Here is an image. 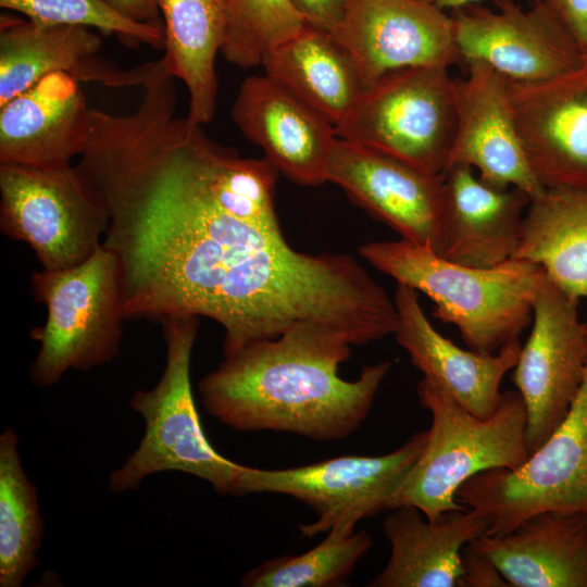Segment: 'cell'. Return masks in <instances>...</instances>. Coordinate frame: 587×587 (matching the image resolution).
<instances>
[{
	"mask_svg": "<svg viewBox=\"0 0 587 587\" xmlns=\"http://www.w3.org/2000/svg\"><path fill=\"white\" fill-rule=\"evenodd\" d=\"M161 324L164 371L152 388L136 390L129 399L145 432L135 451L111 472L109 487L116 492L135 490L152 474L176 471L207 480L220 495L240 497L246 466L211 446L195 404L190 361L199 317H168Z\"/></svg>",
	"mask_w": 587,
	"mask_h": 587,
	"instance_id": "obj_5",
	"label": "cell"
},
{
	"mask_svg": "<svg viewBox=\"0 0 587 587\" xmlns=\"http://www.w3.org/2000/svg\"><path fill=\"white\" fill-rule=\"evenodd\" d=\"M230 116L288 179L311 187L326 183L335 126L268 75L241 83Z\"/></svg>",
	"mask_w": 587,
	"mask_h": 587,
	"instance_id": "obj_16",
	"label": "cell"
},
{
	"mask_svg": "<svg viewBox=\"0 0 587 587\" xmlns=\"http://www.w3.org/2000/svg\"><path fill=\"white\" fill-rule=\"evenodd\" d=\"M228 15L221 53L242 68L261 65L271 49L305 25L288 0H228Z\"/></svg>",
	"mask_w": 587,
	"mask_h": 587,
	"instance_id": "obj_29",
	"label": "cell"
},
{
	"mask_svg": "<svg viewBox=\"0 0 587 587\" xmlns=\"http://www.w3.org/2000/svg\"><path fill=\"white\" fill-rule=\"evenodd\" d=\"M495 7L450 11L461 64L482 62L514 82L548 80L584 65L580 49L540 4L525 10L495 0Z\"/></svg>",
	"mask_w": 587,
	"mask_h": 587,
	"instance_id": "obj_12",
	"label": "cell"
},
{
	"mask_svg": "<svg viewBox=\"0 0 587 587\" xmlns=\"http://www.w3.org/2000/svg\"><path fill=\"white\" fill-rule=\"evenodd\" d=\"M455 78L457 127L448 166L472 167L489 185L515 187L532 199L545 191L521 145L509 103L507 78L482 62Z\"/></svg>",
	"mask_w": 587,
	"mask_h": 587,
	"instance_id": "obj_18",
	"label": "cell"
},
{
	"mask_svg": "<svg viewBox=\"0 0 587 587\" xmlns=\"http://www.w3.org/2000/svg\"><path fill=\"white\" fill-rule=\"evenodd\" d=\"M18 437L8 427L0 435V586L20 587L39 563L43 520L37 489L18 454Z\"/></svg>",
	"mask_w": 587,
	"mask_h": 587,
	"instance_id": "obj_27",
	"label": "cell"
},
{
	"mask_svg": "<svg viewBox=\"0 0 587 587\" xmlns=\"http://www.w3.org/2000/svg\"><path fill=\"white\" fill-rule=\"evenodd\" d=\"M124 16L164 30L157 0H104Z\"/></svg>",
	"mask_w": 587,
	"mask_h": 587,
	"instance_id": "obj_34",
	"label": "cell"
},
{
	"mask_svg": "<svg viewBox=\"0 0 587 587\" xmlns=\"http://www.w3.org/2000/svg\"><path fill=\"white\" fill-rule=\"evenodd\" d=\"M530 200L522 189L489 185L467 165L448 166L436 253L473 267L512 259Z\"/></svg>",
	"mask_w": 587,
	"mask_h": 587,
	"instance_id": "obj_20",
	"label": "cell"
},
{
	"mask_svg": "<svg viewBox=\"0 0 587 587\" xmlns=\"http://www.w3.org/2000/svg\"><path fill=\"white\" fill-rule=\"evenodd\" d=\"M32 294L47 317L30 338L39 344L30 364L32 383L52 386L68 370L88 371L114 360L125 320L116 257L101 246L88 260L30 276Z\"/></svg>",
	"mask_w": 587,
	"mask_h": 587,
	"instance_id": "obj_6",
	"label": "cell"
},
{
	"mask_svg": "<svg viewBox=\"0 0 587 587\" xmlns=\"http://www.w3.org/2000/svg\"><path fill=\"white\" fill-rule=\"evenodd\" d=\"M359 253L397 284L429 297L433 315L454 325L469 349L484 354L520 339L546 276L542 267L521 259L492 267L459 264L403 238L367 242Z\"/></svg>",
	"mask_w": 587,
	"mask_h": 587,
	"instance_id": "obj_3",
	"label": "cell"
},
{
	"mask_svg": "<svg viewBox=\"0 0 587 587\" xmlns=\"http://www.w3.org/2000/svg\"><path fill=\"white\" fill-rule=\"evenodd\" d=\"M326 182L391 227L400 238L436 252L444 174H428L389 154L337 137Z\"/></svg>",
	"mask_w": 587,
	"mask_h": 587,
	"instance_id": "obj_15",
	"label": "cell"
},
{
	"mask_svg": "<svg viewBox=\"0 0 587 587\" xmlns=\"http://www.w3.org/2000/svg\"><path fill=\"white\" fill-rule=\"evenodd\" d=\"M457 500L485 519V536L505 534L542 511L587 514V364L573 404L545 442L515 470L476 474Z\"/></svg>",
	"mask_w": 587,
	"mask_h": 587,
	"instance_id": "obj_9",
	"label": "cell"
},
{
	"mask_svg": "<svg viewBox=\"0 0 587 587\" xmlns=\"http://www.w3.org/2000/svg\"><path fill=\"white\" fill-rule=\"evenodd\" d=\"M102 39L89 27L47 24L1 14L0 105L52 73L109 87L142 85L158 61L123 70L99 55Z\"/></svg>",
	"mask_w": 587,
	"mask_h": 587,
	"instance_id": "obj_17",
	"label": "cell"
},
{
	"mask_svg": "<svg viewBox=\"0 0 587 587\" xmlns=\"http://www.w3.org/2000/svg\"><path fill=\"white\" fill-rule=\"evenodd\" d=\"M357 522L335 524L325 539L299 555H280L253 567L241 578L247 587H335L344 585L373 539Z\"/></svg>",
	"mask_w": 587,
	"mask_h": 587,
	"instance_id": "obj_28",
	"label": "cell"
},
{
	"mask_svg": "<svg viewBox=\"0 0 587 587\" xmlns=\"http://www.w3.org/2000/svg\"><path fill=\"white\" fill-rule=\"evenodd\" d=\"M332 34L353 58L364 90L397 70L461 64L450 13L422 0H350Z\"/></svg>",
	"mask_w": 587,
	"mask_h": 587,
	"instance_id": "obj_13",
	"label": "cell"
},
{
	"mask_svg": "<svg viewBox=\"0 0 587 587\" xmlns=\"http://www.w3.org/2000/svg\"><path fill=\"white\" fill-rule=\"evenodd\" d=\"M584 66L587 68V53L584 55Z\"/></svg>",
	"mask_w": 587,
	"mask_h": 587,
	"instance_id": "obj_36",
	"label": "cell"
},
{
	"mask_svg": "<svg viewBox=\"0 0 587 587\" xmlns=\"http://www.w3.org/2000/svg\"><path fill=\"white\" fill-rule=\"evenodd\" d=\"M164 25L168 73L189 95L187 118L204 125L216 110L215 59L228 29V0H157Z\"/></svg>",
	"mask_w": 587,
	"mask_h": 587,
	"instance_id": "obj_25",
	"label": "cell"
},
{
	"mask_svg": "<svg viewBox=\"0 0 587 587\" xmlns=\"http://www.w3.org/2000/svg\"><path fill=\"white\" fill-rule=\"evenodd\" d=\"M471 544L510 587H587V514L548 510L512 530Z\"/></svg>",
	"mask_w": 587,
	"mask_h": 587,
	"instance_id": "obj_23",
	"label": "cell"
},
{
	"mask_svg": "<svg viewBox=\"0 0 587 587\" xmlns=\"http://www.w3.org/2000/svg\"><path fill=\"white\" fill-rule=\"evenodd\" d=\"M108 213L76 165L0 163V229L28 245L45 270L88 260L103 242Z\"/></svg>",
	"mask_w": 587,
	"mask_h": 587,
	"instance_id": "obj_8",
	"label": "cell"
},
{
	"mask_svg": "<svg viewBox=\"0 0 587 587\" xmlns=\"http://www.w3.org/2000/svg\"><path fill=\"white\" fill-rule=\"evenodd\" d=\"M507 84L519 138L539 184L587 190V68Z\"/></svg>",
	"mask_w": 587,
	"mask_h": 587,
	"instance_id": "obj_14",
	"label": "cell"
},
{
	"mask_svg": "<svg viewBox=\"0 0 587 587\" xmlns=\"http://www.w3.org/2000/svg\"><path fill=\"white\" fill-rule=\"evenodd\" d=\"M351 344L321 327H300L245 346L198 385L202 405L241 432L274 430L319 441L344 439L366 419L391 369L366 365L358 379L339 376Z\"/></svg>",
	"mask_w": 587,
	"mask_h": 587,
	"instance_id": "obj_2",
	"label": "cell"
},
{
	"mask_svg": "<svg viewBox=\"0 0 587 587\" xmlns=\"http://www.w3.org/2000/svg\"><path fill=\"white\" fill-rule=\"evenodd\" d=\"M461 564L458 587H510L491 559L471 542L462 549Z\"/></svg>",
	"mask_w": 587,
	"mask_h": 587,
	"instance_id": "obj_32",
	"label": "cell"
},
{
	"mask_svg": "<svg viewBox=\"0 0 587 587\" xmlns=\"http://www.w3.org/2000/svg\"><path fill=\"white\" fill-rule=\"evenodd\" d=\"M429 411L430 427L422 453L392 496L389 509L417 508L429 521L464 508L458 489L470 478L492 469L515 470L529 457L526 408L517 390L502 392L494 414L480 419L423 378L416 389Z\"/></svg>",
	"mask_w": 587,
	"mask_h": 587,
	"instance_id": "obj_4",
	"label": "cell"
},
{
	"mask_svg": "<svg viewBox=\"0 0 587 587\" xmlns=\"http://www.w3.org/2000/svg\"><path fill=\"white\" fill-rule=\"evenodd\" d=\"M457 127L455 78L444 66L387 73L366 88L336 136L428 174L448 167Z\"/></svg>",
	"mask_w": 587,
	"mask_h": 587,
	"instance_id": "obj_7",
	"label": "cell"
},
{
	"mask_svg": "<svg viewBox=\"0 0 587 587\" xmlns=\"http://www.w3.org/2000/svg\"><path fill=\"white\" fill-rule=\"evenodd\" d=\"M265 74L338 125L364 91L350 52L327 30L308 24L271 49L262 64Z\"/></svg>",
	"mask_w": 587,
	"mask_h": 587,
	"instance_id": "obj_24",
	"label": "cell"
},
{
	"mask_svg": "<svg viewBox=\"0 0 587 587\" xmlns=\"http://www.w3.org/2000/svg\"><path fill=\"white\" fill-rule=\"evenodd\" d=\"M390 510L383 522L390 557L367 586L458 587L462 549L486 535L485 519L467 507L449 511L436 521L427 520L412 505Z\"/></svg>",
	"mask_w": 587,
	"mask_h": 587,
	"instance_id": "obj_22",
	"label": "cell"
},
{
	"mask_svg": "<svg viewBox=\"0 0 587 587\" xmlns=\"http://www.w3.org/2000/svg\"><path fill=\"white\" fill-rule=\"evenodd\" d=\"M89 112L79 82L52 73L0 105V163L72 164L85 149Z\"/></svg>",
	"mask_w": 587,
	"mask_h": 587,
	"instance_id": "obj_21",
	"label": "cell"
},
{
	"mask_svg": "<svg viewBox=\"0 0 587 587\" xmlns=\"http://www.w3.org/2000/svg\"><path fill=\"white\" fill-rule=\"evenodd\" d=\"M174 78L143 84L128 114L90 111L76 167L109 217L125 320L204 316L224 329V357L313 326L352 346L389 330L394 300L352 257L305 253L285 239L276 167L241 158L176 115Z\"/></svg>",
	"mask_w": 587,
	"mask_h": 587,
	"instance_id": "obj_1",
	"label": "cell"
},
{
	"mask_svg": "<svg viewBox=\"0 0 587 587\" xmlns=\"http://www.w3.org/2000/svg\"><path fill=\"white\" fill-rule=\"evenodd\" d=\"M305 24L333 32L341 22L350 0H288Z\"/></svg>",
	"mask_w": 587,
	"mask_h": 587,
	"instance_id": "obj_33",
	"label": "cell"
},
{
	"mask_svg": "<svg viewBox=\"0 0 587 587\" xmlns=\"http://www.w3.org/2000/svg\"><path fill=\"white\" fill-rule=\"evenodd\" d=\"M577 303L545 276L534 300L532 332L512 375L526 408L529 454L560 425L583 384L587 329Z\"/></svg>",
	"mask_w": 587,
	"mask_h": 587,
	"instance_id": "obj_11",
	"label": "cell"
},
{
	"mask_svg": "<svg viewBox=\"0 0 587 587\" xmlns=\"http://www.w3.org/2000/svg\"><path fill=\"white\" fill-rule=\"evenodd\" d=\"M512 259L533 262L573 298H587V190L545 189L525 212Z\"/></svg>",
	"mask_w": 587,
	"mask_h": 587,
	"instance_id": "obj_26",
	"label": "cell"
},
{
	"mask_svg": "<svg viewBox=\"0 0 587 587\" xmlns=\"http://www.w3.org/2000/svg\"><path fill=\"white\" fill-rule=\"evenodd\" d=\"M540 4L587 53V0H533Z\"/></svg>",
	"mask_w": 587,
	"mask_h": 587,
	"instance_id": "obj_31",
	"label": "cell"
},
{
	"mask_svg": "<svg viewBox=\"0 0 587 587\" xmlns=\"http://www.w3.org/2000/svg\"><path fill=\"white\" fill-rule=\"evenodd\" d=\"M426 439L427 430L417 432L398 449L377 457L342 455L284 470L246 466L240 497L279 494L303 502L317 515L315 522L299 525L302 536L311 538L340 521L358 523L389 509Z\"/></svg>",
	"mask_w": 587,
	"mask_h": 587,
	"instance_id": "obj_10",
	"label": "cell"
},
{
	"mask_svg": "<svg viewBox=\"0 0 587 587\" xmlns=\"http://www.w3.org/2000/svg\"><path fill=\"white\" fill-rule=\"evenodd\" d=\"M394 301L398 317L394 336L423 378L473 415L491 416L502 396L501 382L517 363L520 339L495 353L462 349L435 329L421 307L419 291L398 284Z\"/></svg>",
	"mask_w": 587,
	"mask_h": 587,
	"instance_id": "obj_19",
	"label": "cell"
},
{
	"mask_svg": "<svg viewBox=\"0 0 587 587\" xmlns=\"http://www.w3.org/2000/svg\"><path fill=\"white\" fill-rule=\"evenodd\" d=\"M440 10L452 11L467 5L476 4L482 0H422Z\"/></svg>",
	"mask_w": 587,
	"mask_h": 587,
	"instance_id": "obj_35",
	"label": "cell"
},
{
	"mask_svg": "<svg viewBox=\"0 0 587 587\" xmlns=\"http://www.w3.org/2000/svg\"><path fill=\"white\" fill-rule=\"evenodd\" d=\"M0 7L35 22L86 26L114 34L126 45L164 49V30L124 16L104 0H0Z\"/></svg>",
	"mask_w": 587,
	"mask_h": 587,
	"instance_id": "obj_30",
	"label": "cell"
}]
</instances>
